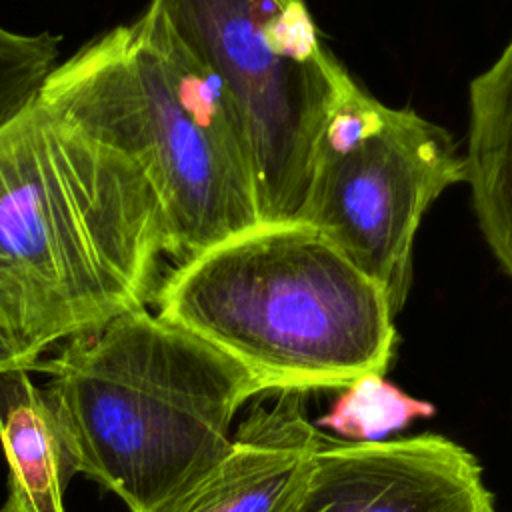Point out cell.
<instances>
[{"label":"cell","mask_w":512,"mask_h":512,"mask_svg":"<svg viewBox=\"0 0 512 512\" xmlns=\"http://www.w3.org/2000/svg\"><path fill=\"white\" fill-rule=\"evenodd\" d=\"M168 256L152 184L42 98L0 126V334L40 356L146 308Z\"/></svg>","instance_id":"obj_1"},{"label":"cell","mask_w":512,"mask_h":512,"mask_svg":"<svg viewBox=\"0 0 512 512\" xmlns=\"http://www.w3.org/2000/svg\"><path fill=\"white\" fill-rule=\"evenodd\" d=\"M154 298L158 316L236 360L264 392L384 374L396 342L384 288L304 220L210 246L176 264Z\"/></svg>","instance_id":"obj_2"},{"label":"cell","mask_w":512,"mask_h":512,"mask_svg":"<svg viewBox=\"0 0 512 512\" xmlns=\"http://www.w3.org/2000/svg\"><path fill=\"white\" fill-rule=\"evenodd\" d=\"M76 472L156 512L214 468L260 382L192 332L130 310L42 364Z\"/></svg>","instance_id":"obj_3"},{"label":"cell","mask_w":512,"mask_h":512,"mask_svg":"<svg viewBox=\"0 0 512 512\" xmlns=\"http://www.w3.org/2000/svg\"><path fill=\"white\" fill-rule=\"evenodd\" d=\"M40 98L138 164L160 198L174 264L262 224L252 162L224 96L148 18L58 64Z\"/></svg>","instance_id":"obj_4"},{"label":"cell","mask_w":512,"mask_h":512,"mask_svg":"<svg viewBox=\"0 0 512 512\" xmlns=\"http://www.w3.org/2000/svg\"><path fill=\"white\" fill-rule=\"evenodd\" d=\"M224 96L248 150L262 222L302 220L326 120L352 78L302 0H150Z\"/></svg>","instance_id":"obj_5"},{"label":"cell","mask_w":512,"mask_h":512,"mask_svg":"<svg viewBox=\"0 0 512 512\" xmlns=\"http://www.w3.org/2000/svg\"><path fill=\"white\" fill-rule=\"evenodd\" d=\"M462 180L464 156L442 126L384 104L366 130L322 132L302 220L372 276L398 314L420 220Z\"/></svg>","instance_id":"obj_6"},{"label":"cell","mask_w":512,"mask_h":512,"mask_svg":"<svg viewBox=\"0 0 512 512\" xmlns=\"http://www.w3.org/2000/svg\"><path fill=\"white\" fill-rule=\"evenodd\" d=\"M290 512H496L476 458L422 434L352 442L320 434Z\"/></svg>","instance_id":"obj_7"},{"label":"cell","mask_w":512,"mask_h":512,"mask_svg":"<svg viewBox=\"0 0 512 512\" xmlns=\"http://www.w3.org/2000/svg\"><path fill=\"white\" fill-rule=\"evenodd\" d=\"M300 394L254 404L222 460L156 512H290L322 434Z\"/></svg>","instance_id":"obj_8"},{"label":"cell","mask_w":512,"mask_h":512,"mask_svg":"<svg viewBox=\"0 0 512 512\" xmlns=\"http://www.w3.org/2000/svg\"><path fill=\"white\" fill-rule=\"evenodd\" d=\"M464 172L480 230L512 278V38L468 92Z\"/></svg>","instance_id":"obj_9"},{"label":"cell","mask_w":512,"mask_h":512,"mask_svg":"<svg viewBox=\"0 0 512 512\" xmlns=\"http://www.w3.org/2000/svg\"><path fill=\"white\" fill-rule=\"evenodd\" d=\"M0 442L8 496L34 512H64L62 492L76 466L52 398L30 380L28 368L0 374Z\"/></svg>","instance_id":"obj_10"},{"label":"cell","mask_w":512,"mask_h":512,"mask_svg":"<svg viewBox=\"0 0 512 512\" xmlns=\"http://www.w3.org/2000/svg\"><path fill=\"white\" fill-rule=\"evenodd\" d=\"M436 408L390 384L384 374H366L346 386L332 412L320 420L352 442H378L412 420L430 418Z\"/></svg>","instance_id":"obj_11"},{"label":"cell","mask_w":512,"mask_h":512,"mask_svg":"<svg viewBox=\"0 0 512 512\" xmlns=\"http://www.w3.org/2000/svg\"><path fill=\"white\" fill-rule=\"evenodd\" d=\"M58 66V40L0 24V126L36 102Z\"/></svg>","instance_id":"obj_12"},{"label":"cell","mask_w":512,"mask_h":512,"mask_svg":"<svg viewBox=\"0 0 512 512\" xmlns=\"http://www.w3.org/2000/svg\"><path fill=\"white\" fill-rule=\"evenodd\" d=\"M38 358L40 356H36L34 352L22 348L14 340L0 334V374L6 370H14V368L32 370L34 366H38Z\"/></svg>","instance_id":"obj_13"},{"label":"cell","mask_w":512,"mask_h":512,"mask_svg":"<svg viewBox=\"0 0 512 512\" xmlns=\"http://www.w3.org/2000/svg\"><path fill=\"white\" fill-rule=\"evenodd\" d=\"M0 512H34V510H30L28 506H24V504H20L18 500H14L12 496H8V500L4 502V506L0 508Z\"/></svg>","instance_id":"obj_14"}]
</instances>
